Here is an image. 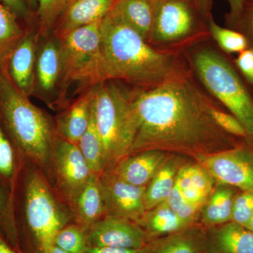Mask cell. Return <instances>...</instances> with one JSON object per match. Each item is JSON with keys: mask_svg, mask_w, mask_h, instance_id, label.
Instances as JSON below:
<instances>
[{"mask_svg": "<svg viewBox=\"0 0 253 253\" xmlns=\"http://www.w3.org/2000/svg\"><path fill=\"white\" fill-rule=\"evenodd\" d=\"M253 214V191L236 193L233 200L231 220L248 228Z\"/></svg>", "mask_w": 253, "mask_h": 253, "instance_id": "d6a6232c", "label": "cell"}, {"mask_svg": "<svg viewBox=\"0 0 253 253\" xmlns=\"http://www.w3.org/2000/svg\"><path fill=\"white\" fill-rule=\"evenodd\" d=\"M28 2L29 3V4L31 5V6H36L37 0H27Z\"/></svg>", "mask_w": 253, "mask_h": 253, "instance_id": "f6af8a7d", "label": "cell"}, {"mask_svg": "<svg viewBox=\"0 0 253 253\" xmlns=\"http://www.w3.org/2000/svg\"><path fill=\"white\" fill-rule=\"evenodd\" d=\"M217 184L253 191V145L249 142L196 160Z\"/></svg>", "mask_w": 253, "mask_h": 253, "instance_id": "30bf717a", "label": "cell"}, {"mask_svg": "<svg viewBox=\"0 0 253 253\" xmlns=\"http://www.w3.org/2000/svg\"><path fill=\"white\" fill-rule=\"evenodd\" d=\"M14 210L21 253H49L56 234L73 221L44 173L27 162L15 187Z\"/></svg>", "mask_w": 253, "mask_h": 253, "instance_id": "3957f363", "label": "cell"}, {"mask_svg": "<svg viewBox=\"0 0 253 253\" xmlns=\"http://www.w3.org/2000/svg\"><path fill=\"white\" fill-rule=\"evenodd\" d=\"M54 246L68 253H78L87 248L86 231L76 223L63 226L55 236Z\"/></svg>", "mask_w": 253, "mask_h": 253, "instance_id": "4dcf8cb0", "label": "cell"}, {"mask_svg": "<svg viewBox=\"0 0 253 253\" xmlns=\"http://www.w3.org/2000/svg\"><path fill=\"white\" fill-rule=\"evenodd\" d=\"M136 223L144 231L147 243L191 226L178 217L166 201L146 211Z\"/></svg>", "mask_w": 253, "mask_h": 253, "instance_id": "7402d4cb", "label": "cell"}, {"mask_svg": "<svg viewBox=\"0 0 253 253\" xmlns=\"http://www.w3.org/2000/svg\"><path fill=\"white\" fill-rule=\"evenodd\" d=\"M168 206L176 213L178 217L190 225L199 223L201 211L191 206L183 197L178 186L174 185L166 201Z\"/></svg>", "mask_w": 253, "mask_h": 253, "instance_id": "1f68e13d", "label": "cell"}, {"mask_svg": "<svg viewBox=\"0 0 253 253\" xmlns=\"http://www.w3.org/2000/svg\"><path fill=\"white\" fill-rule=\"evenodd\" d=\"M235 188L217 184L206 204L201 208L199 224L206 229L226 224L231 220Z\"/></svg>", "mask_w": 253, "mask_h": 253, "instance_id": "cb8c5ba5", "label": "cell"}, {"mask_svg": "<svg viewBox=\"0 0 253 253\" xmlns=\"http://www.w3.org/2000/svg\"><path fill=\"white\" fill-rule=\"evenodd\" d=\"M70 0H37L39 18L38 33L40 37H45L52 33Z\"/></svg>", "mask_w": 253, "mask_h": 253, "instance_id": "f546056e", "label": "cell"}, {"mask_svg": "<svg viewBox=\"0 0 253 253\" xmlns=\"http://www.w3.org/2000/svg\"><path fill=\"white\" fill-rule=\"evenodd\" d=\"M114 2L115 0H70L52 34L62 39L78 28L101 21Z\"/></svg>", "mask_w": 253, "mask_h": 253, "instance_id": "9a60e30c", "label": "cell"}, {"mask_svg": "<svg viewBox=\"0 0 253 253\" xmlns=\"http://www.w3.org/2000/svg\"><path fill=\"white\" fill-rule=\"evenodd\" d=\"M186 162L185 157L171 154L158 169L149 184L145 187V206L146 211L167 201L175 185L176 178L181 166Z\"/></svg>", "mask_w": 253, "mask_h": 253, "instance_id": "603a6c76", "label": "cell"}, {"mask_svg": "<svg viewBox=\"0 0 253 253\" xmlns=\"http://www.w3.org/2000/svg\"><path fill=\"white\" fill-rule=\"evenodd\" d=\"M86 250L88 253H139V251L111 247H87Z\"/></svg>", "mask_w": 253, "mask_h": 253, "instance_id": "ab89813d", "label": "cell"}, {"mask_svg": "<svg viewBox=\"0 0 253 253\" xmlns=\"http://www.w3.org/2000/svg\"><path fill=\"white\" fill-rule=\"evenodd\" d=\"M185 167L192 186L208 199L217 184L215 179L204 166L195 161L186 162Z\"/></svg>", "mask_w": 253, "mask_h": 253, "instance_id": "836d02e7", "label": "cell"}, {"mask_svg": "<svg viewBox=\"0 0 253 253\" xmlns=\"http://www.w3.org/2000/svg\"><path fill=\"white\" fill-rule=\"evenodd\" d=\"M247 229H249V230L253 231V214L252 218H251V221H250L249 226H248Z\"/></svg>", "mask_w": 253, "mask_h": 253, "instance_id": "ee69618b", "label": "cell"}, {"mask_svg": "<svg viewBox=\"0 0 253 253\" xmlns=\"http://www.w3.org/2000/svg\"><path fill=\"white\" fill-rule=\"evenodd\" d=\"M99 178L106 214L135 222L144 215L145 187L121 180L111 171H106Z\"/></svg>", "mask_w": 253, "mask_h": 253, "instance_id": "7c38bea8", "label": "cell"}, {"mask_svg": "<svg viewBox=\"0 0 253 253\" xmlns=\"http://www.w3.org/2000/svg\"><path fill=\"white\" fill-rule=\"evenodd\" d=\"M0 253H18L0 234Z\"/></svg>", "mask_w": 253, "mask_h": 253, "instance_id": "b9f144b4", "label": "cell"}, {"mask_svg": "<svg viewBox=\"0 0 253 253\" xmlns=\"http://www.w3.org/2000/svg\"><path fill=\"white\" fill-rule=\"evenodd\" d=\"M208 42L185 51L186 63L205 90L244 125L253 145V86L241 76L234 60Z\"/></svg>", "mask_w": 253, "mask_h": 253, "instance_id": "5b68a950", "label": "cell"}, {"mask_svg": "<svg viewBox=\"0 0 253 253\" xmlns=\"http://www.w3.org/2000/svg\"><path fill=\"white\" fill-rule=\"evenodd\" d=\"M198 9L203 18L207 23L208 18L211 16V10L212 0H196Z\"/></svg>", "mask_w": 253, "mask_h": 253, "instance_id": "60d3db41", "label": "cell"}, {"mask_svg": "<svg viewBox=\"0 0 253 253\" xmlns=\"http://www.w3.org/2000/svg\"><path fill=\"white\" fill-rule=\"evenodd\" d=\"M0 71V116L25 162L41 169L51 180V157L57 134L55 121Z\"/></svg>", "mask_w": 253, "mask_h": 253, "instance_id": "277c9868", "label": "cell"}, {"mask_svg": "<svg viewBox=\"0 0 253 253\" xmlns=\"http://www.w3.org/2000/svg\"><path fill=\"white\" fill-rule=\"evenodd\" d=\"M238 31L247 39L249 47L253 49V1H246L244 12Z\"/></svg>", "mask_w": 253, "mask_h": 253, "instance_id": "8d00e7d4", "label": "cell"}, {"mask_svg": "<svg viewBox=\"0 0 253 253\" xmlns=\"http://www.w3.org/2000/svg\"><path fill=\"white\" fill-rule=\"evenodd\" d=\"M86 249L84 250V251H81V252H79V253H88V252H87V251H86Z\"/></svg>", "mask_w": 253, "mask_h": 253, "instance_id": "bcb514c9", "label": "cell"}, {"mask_svg": "<svg viewBox=\"0 0 253 253\" xmlns=\"http://www.w3.org/2000/svg\"><path fill=\"white\" fill-rule=\"evenodd\" d=\"M26 30L23 29L17 17L0 2V71L7 73L10 56L21 41Z\"/></svg>", "mask_w": 253, "mask_h": 253, "instance_id": "484cf974", "label": "cell"}, {"mask_svg": "<svg viewBox=\"0 0 253 253\" xmlns=\"http://www.w3.org/2000/svg\"><path fill=\"white\" fill-rule=\"evenodd\" d=\"M92 109L104 149L106 172L130 154L134 138L130 90L116 81L103 82L94 86Z\"/></svg>", "mask_w": 253, "mask_h": 253, "instance_id": "52a82bcc", "label": "cell"}, {"mask_svg": "<svg viewBox=\"0 0 253 253\" xmlns=\"http://www.w3.org/2000/svg\"><path fill=\"white\" fill-rule=\"evenodd\" d=\"M208 253H253V231L233 221L206 229Z\"/></svg>", "mask_w": 253, "mask_h": 253, "instance_id": "ffe728a7", "label": "cell"}, {"mask_svg": "<svg viewBox=\"0 0 253 253\" xmlns=\"http://www.w3.org/2000/svg\"><path fill=\"white\" fill-rule=\"evenodd\" d=\"M130 95L134 138L129 155L157 150L196 161L246 142L218 126L212 115L217 104L188 64L160 85L131 89Z\"/></svg>", "mask_w": 253, "mask_h": 253, "instance_id": "6da1fadb", "label": "cell"}, {"mask_svg": "<svg viewBox=\"0 0 253 253\" xmlns=\"http://www.w3.org/2000/svg\"><path fill=\"white\" fill-rule=\"evenodd\" d=\"M207 24L211 38L224 54H239L249 47L244 35L235 30L219 26L213 19L212 15L208 18Z\"/></svg>", "mask_w": 253, "mask_h": 253, "instance_id": "f1b7e54d", "label": "cell"}, {"mask_svg": "<svg viewBox=\"0 0 253 253\" xmlns=\"http://www.w3.org/2000/svg\"><path fill=\"white\" fill-rule=\"evenodd\" d=\"M212 115L215 122L223 130L231 135L249 142V134L246 127L234 115L223 111L218 105L213 108Z\"/></svg>", "mask_w": 253, "mask_h": 253, "instance_id": "e575fe53", "label": "cell"}, {"mask_svg": "<svg viewBox=\"0 0 253 253\" xmlns=\"http://www.w3.org/2000/svg\"><path fill=\"white\" fill-rule=\"evenodd\" d=\"M229 5V11L226 14L227 26L231 29L239 30L240 22L244 12L246 0H225Z\"/></svg>", "mask_w": 253, "mask_h": 253, "instance_id": "74e56055", "label": "cell"}, {"mask_svg": "<svg viewBox=\"0 0 253 253\" xmlns=\"http://www.w3.org/2000/svg\"><path fill=\"white\" fill-rule=\"evenodd\" d=\"M94 87L82 93L55 120L56 132L61 139L78 144L90 122Z\"/></svg>", "mask_w": 253, "mask_h": 253, "instance_id": "e0dca14e", "label": "cell"}, {"mask_svg": "<svg viewBox=\"0 0 253 253\" xmlns=\"http://www.w3.org/2000/svg\"><path fill=\"white\" fill-rule=\"evenodd\" d=\"M73 222L87 231L106 215V208L99 176L91 174L69 208Z\"/></svg>", "mask_w": 253, "mask_h": 253, "instance_id": "d6986e66", "label": "cell"}, {"mask_svg": "<svg viewBox=\"0 0 253 253\" xmlns=\"http://www.w3.org/2000/svg\"><path fill=\"white\" fill-rule=\"evenodd\" d=\"M49 253H68L63 250L60 249L57 246H54L51 248V251H49Z\"/></svg>", "mask_w": 253, "mask_h": 253, "instance_id": "7bdbcfd3", "label": "cell"}, {"mask_svg": "<svg viewBox=\"0 0 253 253\" xmlns=\"http://www.w3.org/2000/svg\"><path fill=\"white\" fill-rule=\"evenodd\" d=\"M234 64L249 84L253 86V49L249 47L238 54Z\"/></svg>", "mask_w": 253, "mask_h": 253, "instance_id": "d590c367", "label": "cell"}, {"mask_svg": "<svg viewBox=\"0 0 253 253\" xmlns=\"http://www.w3.org/2000/svg\"><path fill=\"white\" fill-rule=\"evenodd\" d=\"M61 73L59 38L52 33L47 36L40 37L33 96L40 98L52 109H56Z\"/></svg>", "mask_w": 253, "mask_h": 253, "instance_id": "8fae6325", "label": "cell"}, {"mask_svg": "<svg viewBox=\"0 0 253 253\" xmlns=\"http://www.w3.org/2000/svg\"><path fill=\"white\" fill-rule=\"evenodd\" d=\"M211 38L196 0H158L148 41L151 46L181 55Z\"/></svg>", "mask_w": 253, "mask_h": 253, "instance_id": "ba28073f", "label": "cell"}, {"mask_svg": "<svg viewBox=\"0 0 253 253\" xmlns=\"http://www.w3.org/2000/svg\"><path fill=\"white\" fill-rule=\"evenodd\" d=\"M158 0H115L110 13L149 41Z\"/></svg>", "mask_w": 253, "mask_h": 253, "instance_id": "44dd1931", "label": "cell"}, {"mask_svg": "<svg viewBox=\"0 0 253 253\" xmlns=\"http://www.w3.org/2000/svg\"><path fill=\"white\" fill-rule=\"evenodd\" d=\"M170 155L157 150L141 151L123 158L110 171L131 185L146 187Z\"/></svg>", "mask_w": 253, "mask_h": 253, "instance_id": "2e32d148", "label": "cell"}, {"mask_svg": "<svg viewBox=\"0 0 253 253\" xmlns=\"http://www.w3.org/2000/svg\"><path fill=\"white\" fill-rule=\"evenodd\" d=\"M0 2L2 3L17 18H28L29 16V10L26 0H0Z\"/></svg>", "mask_w": 253, "mask_h": 253, "instance_id": "f35d334b", "label": "cell"}, {"mask_svg": "<svg viewBox=\"0 0 253 253\" xmlns=\"http://www.w3.org/2000/svg\"><path fill=\"white\" fill-rule=\"evenodd\" d=\"M24 162L5 129L0 116V182L14 191Z\"/></svg>", "mask_w": 253, "mask_h": 253, "instance_id": "d4e9b609", "label": "cell"}, {"mask_svg": "<svg viewBox=\"0 0 253 253\" xmlns=\"http://www.w3.org/2000/svg\"><path fill=\"white\" fill-rule=\"evenodd\" d=\"M101 45L109 81L136 90L153 89L187 66L184 55L156 49L110 12L101 22Z\"/></svg>", "mask_w": 253, "mask_h": 253, "instance_id": "7a4b0ae2", "label": "cell"}, {"mask_svg": "<svg viewBox=\"0 0 253 253\" xmlns=\"http://www.w3.org/2000/svg\"><path fill=\"white\" fill-rule=\"evenodd\" d=\"M0 234L18 253V242L14 210V191L0 182Z\"/></svg>", "mask_w": 253, "mask_h": 253, "instance_id": "83f0119b", "label": "cell"}, {"mask_svg": "<svg viewBox=\"0 0 253 253\" xmlns=\"http://www.w3.org/2000/svg\"><path fill=\"white\" fill-rule=\"evenodd\" d=\"M246 1H253V0H246Z\"/></svg>", "mask_w": 253, "mask_h": 253, "instance_id": "7dc6e473", "label": "cell"}, {"mask_svg": "<svg viewBox=\"0 0 253 253\" xmlns=\"http://www.w3.org/2000/svg\"><path fill=\"white\" fill-rule=\"evenodd\" d=\"M87 247L139 250L147 244L144 231L135 221L106 215L86 231Z\"/></svg>", "mask_w": 253, "mask_h": 253, "instance_id": "4fadbf2b", "label": "cell"}, {"mask_svg": "<svg viewBox=\"0 0 253 253\" xmlns=\"http://www.w3.org/2000/svg\"><path fill=\"white\" fill-rule=\"evenodd\" d=\"M101 21L78 28L59 40L61 73L56 108L67 104L71 88L83 93L109 81L101 51Z\"/></svg>", "mask_w": 253, "mask_h": 253, "instance_id": "8992f818", "label": "cell"}, {"mask_svg": "<svg viewBox=\"0 0 253 253\" xmlns=\"http://www.w3.org/2000/svg\"><path fill=\"white\" fill-rule=\"evenodd\" d=\"M92 173L76 144L57 136L51 157V181L63 203L71 207Z\"/></svg>", "mask_w": 253, "mask_h": 253, "instance_id": "9c48e42d", "label": "cell"}, {"mask_svg": "<svg viewBox=\"0 0 253 253\" xmlns=\"http://www.w3.org/2000/svg\"><path fill=\"white\" fill-rule=\"evenodd\" d=\"M40 35L34 30H26L8 61L7 73L14 85L26 96H33L36 80L37 52Z\"/></svg>", "mask_w": 253, "mask_h": 253, "instance_id": "5bb4252c", "label": "cell"}, {"mask_svg": "<svg viewBox=\"0 0 253 253\" xmlns=\"http://www.w3.org/2000/svg\"><path fill=\"white\" fill-rule=\"evenodd\" d=\"M77 146L91 172L95 175L101 176L105 171L104 149L95 123L92 107L89 126L81 136Z\"/></svg>", "mask_w": 253, "mask_h": 253, "instance_id": "4316f807", "label": "cell"}, {"mask_svg": "<svg viewBox=\"0 0 253 253\" xmlns=\"http://www.w3.org/2000/svg\"><path fill=\"white\" fill-rule=\"evenodd\" d=\"M139 253H208L206 229L199 223L180 231L153 240Z\"/></svg>", "mask_w": 253, "mask_h": 253, "instance_id": "ac0fdd59", "label": "cell"}]
</instances>
